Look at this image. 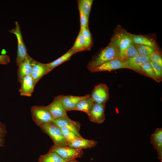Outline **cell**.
Returning <instances> with one entry per match:
<instances>
[{
	"label": "cell",
	"instance_id": "6da1fadb",
	"mask_svg": "<svg viewBox=\"0 0 162 162\" xmlns=\"http://www.w3.org/2000/svg\"><path fill=\"white\" fill-rule=\"evenodd\" d=\"M119 58H122L121 57L119 50L110 42L106 47L93 57L88 63L87 68L89 70L110 60Z\"/></svg>",
	"mask_w": 162,
	"mask_h": 162
},
{
	"label": "cell",
	"instance_id": "7a4b0ae2",
	"mask_svg": "<svg viewBox=\"0 0 162 162\" xmlns=\"http://www.w3.org/2000/svg\"><path fill=\"white\" fill-rule=\"evenodd\" d=\"M39 127L51 138L54 145L58 146H68V142L63 136L60 128L57 125L50 123Z\"/></svg>",
	"mask_w": 162,
	"mask_h": 162
},
{
	"label": "cell",
	"instance_id": "3957f363",
	"mask_svg": "<svg viewBox=\"0 0 162 162\" xmlns=\"http://www.w3.org/2000/svg\"><path fill=\"white\" fill-rule=\"evenodd\" d=\"M32 119L38 127L52 123L54 119L46 106H32L31 109Z\"/></svg>",
	"mask_w": 162,
	"mask_h": 162
},
{
	"label": "cell",
	"instance_id": "277c9868",
	"mask_svg": "<svg viewBox=\"0 0 162 162\" xmlns=\"http://www.w3.org/2000/svg\"><path fill=\"white\" fill-rule=\"evenodd\" d=\"M49 151L55 152L65 162L80 158L83 154L82 149H81L69 146H58L54 145Z\"/></svg>",
	"mask_w": 162,
	"mask_h": 162
},
{
	"label": "cell",
	"instance_id": "5b68a950",
	"mask_svg": "<svg viewBox=\"0 0 162 162\" xmlns=\"http://www.w3.org/2000/svg\"><path fill=\"white\" fill-rule=\"evenodd\" d=\"M15 28L9 31L15 34L17 39V51L16 63L18 66L28 55L27 53V49L23 40L20 26L17 22H15Z\"/></svg>",
	"mask_w": 162,
	"mask_h": 162
},
{
	"label": "cell",
	"instance_id": "8992f818",
	"mask_svg": "<svg viewBox=\"0 0 162 162\" xmlns=\"http://www.w3.org/2000/svg\"><path fill=\"white\" fill-rule=\"evenodd\" d=\"M122 68L128 69L125 59H112L90 69L89 70L91 72H95L101 71H111L112 70Z\"/></svg>",
	"mask_w": 162,
	"mask_h": 162
},
{
	"label": "cell",
	"instance_id": "52a82bcc",
	"mask_svg": "<svg viewBox=\"0 0 162 162\" xmlns=\"http://www.w3.org/2000/svg\"><path fill=\"white\" fill-rule=\"evenodd\" d=\"M109 89L104 83H100L95 86L91 93V97L95 102L104 104L109 99Z\"/></svg>",
	"mask_w": 162,
	"mask_h": 162
},
{
	"label": "cell",
	"instance_id": "ba28073f",
	"mask_svg": "<svg viewBox=\"0 0 162 162\" xmlns=\"http://www.w3.org/2000/svg\"><path fill=\"white\" fill-rule=\"evenodd\" d=\"M52 123L60 127H65L72 131L79 138L83 137L80 133V124L72 120L67 115L61 118L54 119Z\"/></svg>",
	"mask_w": 162,
	"mask_h": 162
},
{
	"label": "cell",
	"instance_id": "9c48e42d",
	"mask_svg": "<svg viewBox=\"0 0 162 162\" xmlns=\"http://www.w3.org/2000/svg\"><path fill=\"white\" fill-rule=\"evenodd\" d=\"M110 42L119 49L120 53L133 43L128 32L125 31L116 33L111 39Z\"/></svg>",
	"mask_w": 162,
	"mask_h": 162
},
{
	"label": "cell",
	"instance_id": "30bf717a",
	"mask_svg": "<svg viewBox=\"0 0 162 162\" xmlns=\"http://www.w3.org/2000/svg\"><path fill=\"white\" fill-rule=\"evenodd\" d=\"M106 104L94 103L88 114L91 121L97 124L101 123L105 120V110Z\"/></svg>",
	"mask_w": 162,
	"mask_h": 162
},
{
	"label": "cell",
	"instance_id": "8fae6325",
	"mask_svg": "<svg viewBox=\"0 0 162 162\" xmlns=\"http://www.w3.org/2000/svg\"><path fill=\"white\" fill-rule=\"evenodd\" d=\"M46 106L54 119L67 116V111L63 105L60 95L54 97L52 102Z\"/></svg>",
	"mask_w": 162,
	"mask_h": 162
},
{
	"label": "cell",
	"instance_id": "7c38bea8",
	"mask_svg": "<svg viewBox=\"0 0 162 162\" xmlns=\"http://www.w3.org/2000/svg\"><path fill=\"white\" fill-rule=\"evenodd\" d=\"M18 81L20 84L19 90L21 96L30 97L32 96L35 85L31 75L22 77Z\"/></svg>",
	"mask_w": 162,
	"mask_h": 162
},
{
	"label": "cell",
	"instance_id": "4fadbf2b",
	"mask_svg": "<svg viewBox=\"0 0 162 162\" xmlns=\"http://www.w3.org/2000/svg\"><path fill=\"white\" fill-rule=\"evenodd\" d=\"M31 65L32 71L31 76L36 85L42 77L49 72L46 64L39 62L33 58Z\"/></svg>",
	"mask_w": 162,
	"mask_h": 162
},
{
	"label": "cell",
	"instance_id": "5bb4252c",
	"mask_svg": "<svg viewBox=\"0 0 162 162\" xmlns=\"http://www.w3.org/2000/svg\"><path fill=\"white\" fill-rule=\"evenodd\" d=\"M150 143L157 151L158 159L162 162V129L157 128L151 135Z\"/></svg>",
	"mask_w": 162,
	"mask_h": 162
},
{
	"label": "cell",
	"instance_id": "9a60e30c",
	"mask_svg": "<svg viewBox=\"0 0 162 162\" xmlns=\"http://www.w3.org/2000/svg\"><path fill=\"white\" fill-rule=\"evenodd\" d=\"M63 105L67 111L73 110L77 103L81 100L91 96L90 94L84 96L60 95Z\"/></svg>",
	"mask_w": 162,
	"mask_h": 162
},
{
	"label": "cell",
	"instance_id": "2e32d148",
	"mask_svg": "<svg viewBox=\"0 0 162 162\" xmlns=\"http://www.w3.org/2000/svg\"><path fill=\"white\" fill-rule=\"evenodd\" d=\"M125 59L128 69L133 70L140 74L142 65L144 63L150 61L148 56L139 55Z\"/></svg>",
	"mask_w": 162,
	"mask_h": 162
},
{
	"label": "cell",
	"instance_id": "e0dca14e",
	"mask_svg": "<svg viewBox=\"0 0 162 162\" xmlns=\"http://www.w3.org/2000/svg\"><path fill=\"white\" fill-rule=\"evenodd\" d=\"M128 34L134 44L148 46L159 51L156 42L150 38L143 35H134L128 32Z\"/></svg>",
	"mask_w": 162,
	"mask_h": 162
},
{
	"label": "cell",
	"instance_id": "ac0fdd59",
	"mask_svg": "<svg viewBox=\"0 0 162 162\" xmlns=\"http://www.w3.org/2000/svg\"><path fill=\"white\" fill-rule=\"evenodd\" d=\"M33 58L29 55L18 66L17 71L18 81L22 77L31 75L32 71L31 62Z\"/></svg>",
	"mask_w": 162,
	"mask_h": 162
},
{
	"label": "cell",
	"instance_id": "d6986e66",
	"mask_svg": "<svg viewBox=\"0 0 162 162\" xmlns=\"http://www.w3.org/2000/svg\"><path fill=\"white\" fill-rule=\"evenodd\" d=\"M97 143V142L95 140H87L83 137L79 138L68 143V146L72 148L82 149L94 147Z\"/></svg>",
	"mask_w": 162,
	"mask_h": 162
},
{
	"label": "cell",
	"instance_id": "ffe728a7",
	"mask_svg": "<svg viewBox=\"0 0 162 162\" xmlns=\"http://www.w3.org/2000/svg\"><path fill=\"white\" fill-rule=\"evenodd\" d=\"M76 52L74 50L70 49L67 52L56 60L49 63L46 64L49 72L64 62L69 60L71 56Z\"/></svg>",
	"mask_w": 162,
	"mask_h": 162
},
{
	"label": "cell",
	"instance_id": "44dd1931",
	"mask_svg": "<svg viewBox=\"0 0 162 162\" xmlns=\"http://www.w3.org/2000/svg\"><path fill=\"white\" fill-rule=\"evenodd\" d=\"M94 103V101L91 96L85 98L80 100L73 110L83 111L88 115Z\"/></svg>",
	"mask_w": 162,
	"mask_h": 162
},
{
	"label": "cell",
	"instance_id": "7402d4cb",
	"mask_svg": "<svg viewBox=\"0 0 162 162\" xmlns=\"http://www.w3.org/2000/svg\"><path fill=\"white\" fill-rule=\"evenodd\" d=\"M91 48L80 31L73 46L71 49L74 50L77 52L85 50H90Z\"/></svg>",
	"mask_w": 162,
	"mask_h": 162
},
{
	"label": "cell",
	"instance_id": "603a6c76",
	"mask_svg": "<svg viewBox=\"0 0 162 162\" xmlns=\"http://www.w3.org/2000/svg\"><path fill=\"white\" fill-rule=\"evenodd\" d=\"M38 162H65L56 153L49 152L41 155L38 159Z\"/></svg>",
	"mask_w": 162,
	"mask_h": 162
},
{
	"label": "cell",
	"instance_id": "cb8c5ba5",
	"mask_svg": "<svg viewBox=\"0 0 162 162\" xmlns=\"http://www.w3.org/2000/svg\"><path fill=\"white\" fill-rule=\"evenodd\" d=\"M140 74L148 76L158 82L153 67L149 61L143 64L141 66Z\"/></svg>",
	"mask_w": 162,
	"mask_h": 162
},
{
	"label": "cell",
	"instance_id": "d4e9b609",
	"mask_svg": "<svg viewBox=\"0 0 162 162\" xmlns=\"http://www.w3.org/2000/svg\"><path fill=\"white\" fill-rule=\"evenodd\" d=\"M79 10L82 11L88 18L93 1L92 0H77Z\"/></svg>",
	"mask_w": 162,
	"mask_h": 162
},
{
	"label": "cell",
	"instance_id": "484cf974",
	"mask_svg": "<svg viewBox=\"0 0 162 162\" xmlns=\"http://www.w3.org/2000/svg\"><path fill=\"white\" fill-rule=\"evenodd\" d=\"M139 55L148 56L153 53L157 51L153 48L145 45L134 44Z\"/></svg>",
	"mask_w": 162,
	"mask_h": 162
},
{
	"label": "cell",
	"instance_id": "4316f807",
	"mask_svg": "<svg viewBox=\"0 0 162 162\" xmlns=\"http://www.w3.org/2000/svg\"><path fill=\"white\" fill-rule=\"evenodd\" d=\"M138 55H139L133 43L120 53L121 57L123 59L132 58Z\"/></svg>",
	"mask_w": 162,
	"mask_h": 162
},
{
	"label": "cell",
	"instance_id": "83f0119b",
	"mask_svg": "<svg viewBox=\"0 0 162 162\" xmlns=\"http://www.w3.org/2000/svg\"><path fill=\"white\" fill-rule=\"evenodd\" d=\"M59 127L68 143L79 138L72 131L67 128Z\"/></svg>",
	"mask_w": 162,
	"mask_h": 162
},
{
	"label": "cell",
	"instance_id": "f1b7e54d",
	"mask_svg": "<svg viewBox=\"0 0 162 162\" xmlns=\"http://www.w3.org/2000/svg\"><path fill=\"white\" fill-rule=\"evenodd\" d=\"M151 64L158 82L162 80V66L159 64L149 61Z\"/></svg>",
	"mask_w": 162,
	"mask_h": 162
},
{
	"label": "cell",
	"instance_id": "f546056e",
	"mask_svg": "<svg viewBox=\"0 0 162 162\" xmlns=\"http://www.w3.org/2000/svg\"><path fill=\"white\" fill-rule=\"evenodd\" d=\"M89 46L91 48L93 44V40L88 27L80 31Z\"/></svg>",
	"mask_w": 162,
	"mask_h": 162
},
{
	"label": "cell",
	"instance_id": "4dcf8cb0",
	"mask_svg": "<svg viewBox=\"0 0 162 162\" xmlns=\"http://www.w3.org/2000/svg\"><path fill=\"white\" fill-rule=\"evenodd\" d=\"M150 61L156 62L162 66V55L161 52L157 51L148 56Z\"/></svg>",
	"mask_w": 162,
	"mask_h": 162
},
{
	"label": "cell",
	"instance_id": "1f68e13d",
	"mask_svg": "<svg viewBox=\"0 0 162 162\" xmlns=\"http://www.w3.org/2000/svg\"><path fill=\"white\" fill-rule=\"evenodd\" d=\"M7 132L5 125L0 122V148L4 146Z\"/></svg>",
	"mask_w": 162,
	"mask_h": 162
},
{
	"label": "cell",
	"instance_id": "d6a6232c",
	"mask_svg": "<svg viewBox=\"0 0 162 162\" xmlns=\"http://www.w3.org/2000/svg\"><path fill=\"white\" fill-rule=\"evenodd\" d=\"M80 15L81 30L88 27V18L81 10H79Z\"/></svg>",
	"mask_w": 162,
	"mask_h": 162
},
{
	"label": "cell",
	"instance_id": "836d02e7",
	"mask_svg": "<svg viewBox=\"0 0 162 162\" xmlns=\"http://www.w3.org/2000/svg\"><path fill=\"white\" fill-rule=\"evenodd\" d=\"M10 61L9 56L7 55H0V64H7Z\"/></svg>",
	"mask_w": 162,
	"mask_h": 162
},
{
	"label": "cell",
	"instance_id": "e575fe53",
	"mask_svg": "<svg viewBox=\"0 0 162 162\" xmlns=\"http://www.w3.org/2000/svg\"><path fill=\"white\" fill-rule=\"evenodd\" d=\"M79 162L77 161V160H71V161H68V162Z\"/></svg>",
	"mask_w": 162,
	"mask_h": 162
}]
</instances>
